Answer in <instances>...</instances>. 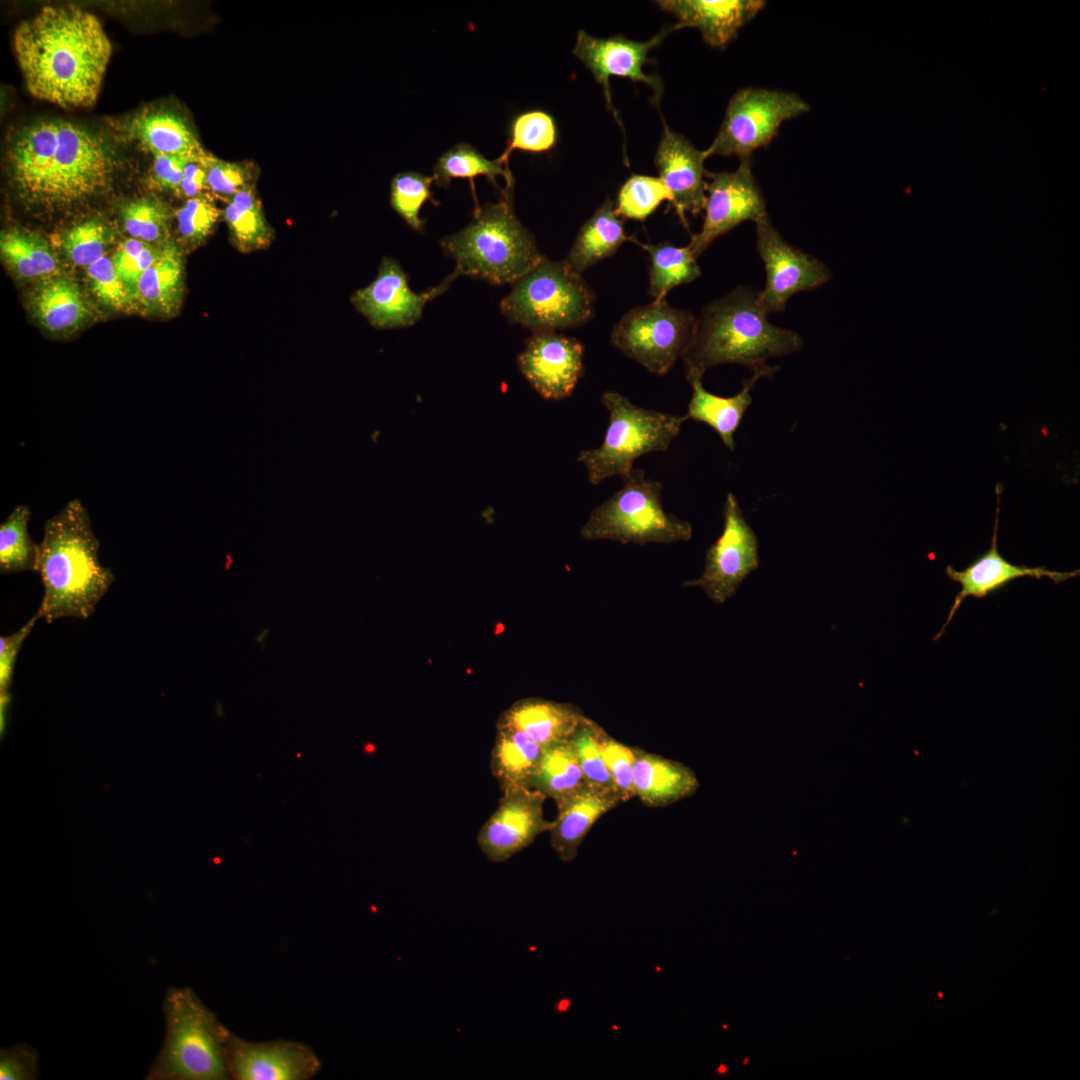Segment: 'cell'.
I'll return each instance as SVG.
<instances>
[{
  "label": "cell",
  "instance_id": "obj_1",
  "mask_svg": "<svg viewBox=\"0 0 1080 1080\" xmlns=\"http://www.w3.org/2000/svg\"><path fill=\"white\" fill-rule=\"evenodd\" d=\"M27 90L61 107H90L99 95L111 42L99 19L75 5L41 8L13 36Z\"/></svg>",
  "mask_w": 1080,
  "mask_h": 1080
},
{
  "label": "cell",
  "instance_id": "obj_2",
  "mask_svg": "<svg viewBox=\"0 0 1080 1080\" xmlns=\"http://www.w3.org/2000/svg\"><path fill=\"white\" fill-rule=\"evenodd\" d=\"M7 160L12 180L28 202L68 207L106 189L114 161L103 141L77 124L39 120L11 141Z\"/></svg>",
  "mask_w": 1080,
  "mask_h": 1080
},
{
  "label": "cell",
  "instance_id": "obj_3",
  "mask_svg": "<svg viewBox=\"0 0 1080 1080\" xmlns=\"http://www.w3.org/2000/svg\"><path fill=\"white\" fill-rule=\"evenodd\" d=\"M87 509L75 498L46 520L38 544L37 571L44 588L37 612L47 623L74 617L87 619L115 581L98 558Z\"/></svg>",
  "mask_w": 1080,
  "mask_h": 1080
},
{
  "label": "cell",
  "instance_id": "obj_4",
  "mask_svg": "<svg viewBox=\"0 0 1080 1080\" xmlns=\"http://www.w3.org/2000/svg\"><path fill=\"white\" fill-rule=\"evenodd\" d=\"M803 346L801 336L770 323L759 292L738 286L709 303L696 318L692 340L682 359L686 375L703 376L722 364H739L770 376L777 370L766 360L792 354Z\"/></svg>",
  "mask_w": 1080,
  "mask_h": 1080
},
{
  "label": "cell",
  "instance_id": "obj_5",
  "mask_svg": "<svg viewBox=\"0 0 1080 1080\" xmlns=\"http://www.w3.org/2000/svg\"><path fill=\"white\" fill-rule=\"evenodd\" d=\"M513 192L514 186H505L498 202L475 208L466 227L440 240L458 276L513 284L543 258L534 236L515 215Z\"/></svg>",
  "mask_w": 1080,
  "mask_h": 1080
},
{
  "label": "cell",
  "instance_id": "obj_6",
  "mask_svg": "<svg viewBox=\"0 0 1080 1080\" xmlns=\"http://www.w3.org/2000/svg\"><path fill=\"white\" fill-rule=\"evenodd\" d=\"M165 1040L146 1079H229L226 1040L230 1030L189 987L170 988L163 1001Z\"/></svg>",
  "mask_w": 1080,
  "mask_h": 1080
},
{
  "label": "cell",
  "instance_id": "obj_7",
  "mask_svg": "<svg viewBox=\"0 0 1080 1080\" xmlns=\"http://www.w3.org/2000/svg\"><path fill=\"white\" fill-rule=\"evenodd\" d=\"M594 294L582 275L564 261L543 258L512 284L500 302L506 319L533 333L585 324L593 315Z\"/></svg>",
  "mask_w": 1080,
  "mask_h": 1080
},
{
  "label": "cell",
  "instance_id": "obj_8",
  "mask_svg": "<svg viewBox=\"0 0 1080 1080\" xmlns=\"http://www.w3.org/2000/svg\"><path fill=\"white\" fill-rule=\"evenodd\" d=\"M621 478L623 486L591 512L581 528L582 538L622 544H670L692 537L690 523L664 510L659 481L646 478L639 468Z\"/></svg>",
  "mask_w": 1080,
  "mask_h": 1080
},
{
  "label": "cell",
  "instance_id": "obj_9",
  "mask_svg": "<svg viewBox=\"0 0 1080 1080\" xmlns=\"http://www.w3.org/2000/svg\"><path fill=\"white\" fill-rule=\"evenodd\" d=\"M601 403L609 413L603 442L597 448L582 450L577 458L592 485L628 473L645 454L667 451L687 420L685 415L639 407L614 391L604 392Z\"/></svg>",
  "mask_w": 1080,
  "mask_h": 1080
},
{
  "label": "cell",
  "instance_id": "obj_10",
  "mask_svg": "<svg viewBox=\"0 0 1080 1080\" xmlns=\"http://www.w3.org/2000/svg\"><path fill=\"white\" fill-rule=\"evenodd\" d=\"M810 110L797 94L747 87L729 100L724 119L707 156L752 158L753 152L770 145L783 122Z\"/></svg>",
  "mask_w": 1080,
  "mask_h": 1080
},
{
  "label": "cell",
  "instance_id": "obj_11",
  "mask_svg": "<svg viewBox=\"0 0 1080 1080\" xmlns=\"http://www.w3.org/2000/svg\"><path fill=\"white\" fill-rule=\"evenodd\" d=\"M695 325L690 311L654 300L627 312L614 326L610 342L651 373L664 375L685 354Z\"/></svg>",
  "mask_w": 1080,
  "mask_h": 1080
},
{
  "label": "cell",
  "instance_id": "obj_12",
  "mask_svg": "<svg viewBox=\"0 0 1080 1080\" xmlns=\"http://www.w3.org/2000/svg\"><path fill=\"white\" fill-rule=\"evenodd\" d=\"M723 531L706 552L702 575L683 584L699 587L710 600L723 604L730 599L741 582L759 566L758 538L745 520L733 493H728L723 506Z\"/></svg>",
  "mask_w": 1080,
  "mask_h": 1080
},
{
  "label": "cell",
  "instance_id": "obj_13",
  "mask_svg": "<svg viewBox=\"0 0 1080 1080\" xmlns=\"http://www.w3.org/2000/svg\"><path fill=\"white\" fill-rule=\"evenodd\" d=\"M755 227L756 248L766 271L759 302L767 315L784 310L793 295L816 289L832 278L822 261L785 241L767 214Z\"/></svg>",
  "mask_w": 1080,
  "mask_h": 1080
},
{
  "label": "cell",
  "instance_id": "obj_14",
  "mask_svg": "<svg viewBox=\"0 0 1080 1080\" xmlns=\"http://www.w3.org/2000/svg\"><path fill=\"white\" fill-rule=\"evenodd\" d=\"M705 177L704 221L689 243L696 258L719 236L744 221L755 223L767 214L764 197L752 172V158L740 159L734 171L706 170Z\"/></svg>",
  "mask_w": 1080,
  "mask_h": 1080
},
{
  "label": "cell",
  "instance_id": "obj_15",
  "mask_svg": "<svg viewBox=\"0 0 1080 1080\" xmlns=\"http://www.w3.org/2000/svg\"><path fill=\"white\" fill-rule=\"evenodd\" d=\"M457 276L453 271L436 286L416 293L410 289L408 276L400 264L384 257L375 279L355 291L350 300L355 309L376 328L412 326L421 319L425 305L444 293Z\"/></svg>",
  "mask_w": 1080,
  "mask_h": 1080
},
{
  "label": "cell",
  "instance_id": "obj_16",
  "mask_svg": "<svg viewBox=\"0 0 1080 1080\" xmlns=\"http://www.w3.org/2000/svg\"><path fill=\"white\" fill-rule=\"evenodd\" d=\"M673 31V26L665 27L650 40L639 42L620 35L595 38L584 30H579L573 54L592 72L596 81L603 88L607 108L612 112L620 126H622V123L612 104L609 78L619 76L627 77L633 82H643L653 90V101L658 105L663 92L662 82L657 76L645 74L642 68L647 62L649 50L659 45Z\"/></svg>",
  "mask_w": 1080,
  "mask_h": 1080
},
{
  "label": "cell",
  "instance_id": "obj_17",
  "mask_svg": "<svg viewBox=\"0 0 1080 1080\" xmlns=\"http://www.w3.org/2000/svg\"><path fill=\"white\" fill-rule=\"evenodd\" d=\"M546 797L532 788L502 792L498 806L477 834V843L485 857L503 862L528 847L553 821L544 818Z\"/></svg>",
  "mask_w": 1080,
  "mask_h": 1080
},
{
  "label": "cell",
  "instance_id": "obj_18",
  "mask_svg": "<svg viewBox=\"0 0 1080 1080\" xmlns=\"http://www.w3.org/2000/svg\"><path fill=\"white\" fill-rule=\"evenodd\" d=\"M229 1078L235 1080H308L321 1069L310 1046L296 1041H246L231 1031L226 1040Z\"/></svg>",
  "mask_w": 1080,
  "mask_h": 1080
},
{
  "label": "cell",
  "instance_id": "obj_19",
  "mask_svg": "<svg viewBox=\"0 0 1080 1080\" xmlns=\"http://www.w3.org/2000/svg\"><path fill=\"white\" fill-rule=\"evenodd\" d=\"M583 346L556 331L536 332L518 355V367L529 384L547 400L568 397L583 376Z\"/></svg>",
  "mask_w": 1080,
  "mask_h": 1080
},
{
  "label": "cell",
  "instance_id": "obj_20",
  "mask_svg": "<svg viewBox=\"0 0 1080 1080\" xmlns=\"http://www.w3.org/2000/svg\"><path fill=\"white\" fill-rule=\"evenodd\" d=\"M1002 486L998 483L995 488L997 495V509L996 518L994 524V530L991 540V547L984 554L975 559L964 570H956L952 565H948L945 569L946 575L954 582H957L961 586V590L955 596L953 604L949 610L947 619L940 631L934 636V641H937L945 632L946 627L953 619L956 611L962 604L963 600L972 596L975 598H985L990 593L1004 587L1009 582L1020 577H1032L1041 579L1047 577L1051 579L1055 584L1067 581L1079 576V570H1073L1068 572H1061L1055 570H1049L1045 567H1027L1025 565H1015L1005 559L998 551L997 538H998V515H999V503Z\"/></svg>",
  "mask_w": 1080,
  "mask_h": 1080
},
{
  "label": "cell",
  "instance_id": "obj_21",
  "mask_svg": "<svg viewBox=\"0 0 1080 1080\" xmlns=\"http://www.w3.org/2000/svg\"><path fill=\"white\" fill-rule=\"evenodd\" d=\"M663 135L658 145L655 165L659 178L672 195L670 202L680 221L687 227L686 214L704 210L706 201L705 150H698L683 135L672 131L663 121Z\"/></svg>",
  "mask_w": 1080,
  "mask_h": 1080
},
{
  "label": "cell",
  "instance_id": "obj_22",
  "mask_svg": "<svg viewBox=\"0 0 1080 1080\" xmlns=\"http://www.w3.org/2000/svg\"><path fill=\"white\" fill-rule=\"evenodd\" d=\"M657 3L677 18L674 30L696 28L708 45L717 48L730 43L766 4L761 0H665Z\"/></svg>",
  "mask_w": 1080,
  "mask_h": 1080
},
{
  "label": "cell",
  "instance_id": "obj_23",
  "mask_svg": "<svg viewBox=\"0 0 1080 1080\" xmlns=\"http://www.w3.org/2000/svg\"><path fill=\"white\" fill-rule=\"evenodd\" d=\"M621 801L611 789L585 783L578 790L557 802L558 814L550 828V842L559 858L569 862L594 823Z\"/></svg>",
  "mask_w": 1080,
  "mask_h": 1080
},
{
  "label": "cell",
  "instance_id": "obj_24",
  "mask_svg": "<svg viewBox=\"0 0 1080 1080\" xmlns=\"http://www.w3.org/2000/svg\"><path fill=\"white\" fill-rule=\"evenodd\" d=\"M123 131L130 141L153 156L175 155L199 161L207 152L185 121L168 110H144L128 120Z\"/></svg>",
  "mask_w": 1080,
  "mask_h": 1080
},
{
  "label": "cell",
  "instance_id": "obj_25",
  "mask_svg": "<svg viewBox=\"0 0 1080 1080\" xmlns=\"http://www.w3.org/2000/svg\"><path fill=\"white\" fill-rule=\"evenodd\" d=\"M635 797L649 807H663L691 796L699 787L694 772L681 762L635 747Z\"/></svg>",
  "mask_w": 1080,
  "mask_h": 1080
},
{
  "label": "cell",
  "instance_id": "obj_26",
  "mask_svg": "<svg viewBox=\"0 0 1080 1080\" xmlns=\"http://www.w3.org/2000/svg\"><path fill=\"white\" fill-rule=\"evenodd\" d=\"M765 376L770 375L763 371H755L743 382L740 392L734 396L723 397L708 392L702 385L701 376L686 375L692 387V396L685 414L686 419L710 426L717 432L723 444L734 451V434L752 403L751 390L755 383Z\"/></svg>",
  "mask_w": 1080,
  "mask_h": 1080
},
{
  "label": "cell",
  "instance_id": "obj_27",
  "mask_svg": "<svg viewBox=\"0 0 1080 1080\" xmlns=\"http://www.w3.org/2000/svg\"><path fill=\"white\" fill-rule=\"evenodd\" d=\"M584 716L572 704L525 698L504 711L498 722L521 730L544 747L568 740Z\"/></svg>",
  "mask_w": 1080,
  "mask_h": 1080
},
{
  "label": "cell",
  "instance_id": "obj_28",
  "mask_svg": "<svg viewBox=\"0 0 1080 1080\" xmlns=\"http://www.w3.org/2000/svg\"><path fill=\"white\" fill-rule=\"evenodd\" d=\"M184 293V258L173 241L157 249L152 264L139 279L134 302L149 312L163 316L178 313Z\"/></svg>",
  "mask_w": 1080,
  "mask_h": 1080
},
{
  "label": "cell",
  "instance_id": "obj_29",
  "mask_svg": "<svg viewBox=\"0 0 1080 1080\" xmlns=\"http://www.w3.org/2000/svg\"><path fill=\"white\" fill-rule=\"evenodd\" d=\"M496 729L490 769L501 792L531 788L542 747L513 726L497 722Z\"/></svg>",
  "mask_w": 1080,
  "mask_h": 1080
},
{
  "label": "cell",
  "instance_id": "obj_30",
  "mask_svg": "<svg viewBox=\"0 0 1080 1080\" xmlns=\"http://www.w3.org/2000/svg\"><path fill=\"white\" fill-rule=\"evenodd\" d=\"M633 239L626 235L613 201L606 198L579 229L565 262L582 275L588 267L611 256L622 243Z\"/></svg>",
  "mask_w": 1080,
  "mask_h": 1080
},
{
  "label": "cell",
  "instance_id": "obj_31",
  "mask_svg": "<svg viewBox=\"0 0 1080 1080\" xmlns=\"http://www.w3.org/2000/svg\"><path fill=\"white\" fill-rule=\"evenodd\" d=\"M478 176H484L497 189L502 191L497 183V177L505 179V186H514V178L508 163L500 157L490 160L480 153L473 145L465 142L458 143L442 153L433 167V182L438 187L447 188L453 179H468L470 181L475 208L479 207L475 194L474 180Z\"/></svg>",
  "mask_w": 1080,
  "mask_h": 1080
},
{
  "label": "cell",
  "instance_id": "obj_32",
  "mask_svg": "<svg viewBox=\"0 0 1080 1080\" xmlns=\"http://www.w3.org/2000/svg\"><path fill=\"white\" fill-rule=\"evenodd\" d=\"M32 306L41 325L51 333L70 332L88 315L77 284L64 277L49 279L39 286Z\"/></svg>",
  "mask_w": 1080,
  "mask_h": 1080
},
{
  "label": "cell",
  "instance_id": "obj_33",
  "mask_svg": "<svg viewBox=\"0 0 1080 1080\" xmlns=\"http://www.w3.org/2000/svg\"><path fill=\"white\" fill-rule=\"evenodd\" d=\"M222 216L233 245L241 253L265 249L274 240V230L265 217L255 186L230 198Z\"/></svg>",
  "mask_w": 1080,
  "mask_h": 1080
},
{
  "label": "cell",
  "instance_id": "obj_34",
  "mask_svg": "<svg viewBox=\"0 0 1080 1080\" xmlns=\"http://www.w3.org/2000/svg\"><path fill=\"white\" fill-rule=\"evenodd\" d=\"M586 782L575 751L568 740L542 747L531 788L556 803L566 798Z\"/></svg>",
  "mask_w": 1080,
  "mask_h": 1080
},
{
  "label": "cell",
  "instance_id": "obj_35",
  "mask_svg": "<svg viewBox=\"0 0 1080 1080\" xmlns=\"http://www.w3.org/2000/svg\"><path fill=\"white\" fill-rule=\"evenodd\" d=\"M633 241L650 257L648 293L654 300L665 299L671 289L700 276L701 269L690 245L677 247L670 243L643 244L635 239Z\"/></svg>",
  "mask_w": 1080,
  "mask_h": 1080
},
{
  "label": "cell",
  "instance_id": "obj_36",
  "mask_svg": "<svg viewBox=\"0 0 1080 1080\" xmlns=\"http://www.w3.org/2000/svg\"><path fill=\"white\" fill-rule=\"evenodd\" d=\"M0 250L5 263L21 278L51 276L58 271L53 251L35 234L19 229L3 231Z\"/></svg>",
  "mask_w": 1080,
  "mask_h": 1080
},
{
  "label": "cell",
  "instance_id": "obj_37",
  "mask_svg": "<svg viewBox=\"0 0 1080 1080\" xmlns=\"http://www.w3.org/2000/svg\"><path fill=\"white\" fill-rule=\"evenodd\" d=\"M31 511L17 505L0 525V574L37 571L38 544L28 532Z\"/></svg>",
  "mask_w": 1080,
  "mask_h": 1080
},
{
  "label": "cell",
  "instance_id": "obj_38",
  "mask_svg": "<svg viewBox=\"0 0 1080 1080\" xmlns=\"http://www.w3.org/2000/svg\"><path fill=\"white\" fill-rule=\"evenodd\" d=\"M507 135L506 148L499 157L509 164V156L514 150L550 152L558 141V127L550 113L542 109H531L512 117Z\"/></svg>",
  "mask_w": 1080,
  "mask_h": 1080
},
{
  "label": "cell",
  "instance_id": "obj_39",
  "mask_svg": "<svg viewBox=\"0 0 1080 1080\" xmlns=\"http://www.w3.org/2000/svg\"><path fill=\"white\" fill-rule=\"evenodd\" d=\"M432 176H426L417 171H403L397 173L390 185V204L394 211L417 232H423L425 220L419 216L420 210L426 201L434 205L431 185Z\"/></svg>",
  "mask_w": 1080,
  "mask_h": 1080
},
{
  "label": "cell",
  "instance_id": "obj_40",
  "mask_svg": "<svg viewBox=\"0 0 1080 1080\" xmlns=\"http://www.w3.org/2000/svg\"><path fill=\"white\" fill-rule=\"evenodd\" d=\"M672 201V195L658 177L633 174L619 190L616 213L620 217L645 220L664 201Z\"/></svg>",
  "mask_w": 1080,
  "mask_h": 1080
},
{
  "label": "cell",
  "instance_id": "obj_41",
  "mask_svg": "<svg viewBox=\"0 0 1080 1080\" xmlns=\"http://www.w3.org/2000/svg\"><path fill=\"white\" fill-rule=\"evenodd\" d=\"M599 728L596 722L584 716L568 741L575 751L586 782L617 792L601 755L597 738Z\"/></svg>",
  "mask_w": 1080,
  "mask_h": 1080
},
{
  "label": "cell",
  "instance_id": "obj_42",
  "mask_svg": "<svg viewBox=\"0 0 1080 1080\" xmlns=\"http://www.w3.org/2000/svg\"><path fill=\"white\" fill-rule=\"evenodd\" d=\"M221 215L212 198L205 194L187 199L175 214L177 231L185 246L195 248L203 243Z\"/></svg>",
  "mask_w": 1080,
  "mask_h": 1080
},
{
  "label": "cell",
  "instance_id": "obj_43",
  "mask_svg": "<svg viewBox=\"0 0 1080 1080\" xmlns=\"http://www.w3.org/2000/svg\"><path fill=\"white\" fill-rule=\"evenodd\" d=\"M121 217L126 232L134 239L151 243L163 239L167 233L169 213L152 199L139 198L125 204Z\"/></svg>",
  "mask_w": 1080,
  "mask_h": 1080
},
{
  "label": "cell",
  "instance_id": "obj_44",
  "mask_svg": "<svg viewBox=\"0 0 1080 1080\" xmlns=\"http://www.w3.org/2000/svg\"><path fill=\"white\" fill-rule=\"evenodd\" d=\"M108 241L106 225L98 219H88L67 231L63 238V249L71 262L87 268L104 257Z\"/></svg>",
  "mask_w": 1080,
  "mask_h": 1080
},
{
  "label": "cell",
  "instance_id": "obj_45",
  "mask_svg": "<svg viewBox=\"0 0 1080 1080\" xmlns=\"http://www.w3.org/2000/svg\"><path fill=\"white\" fill-rule=\"evenodd\" d=\"M597 738L602 758L621 801L625 802L635 797L633 784L635 747L622 744L601 727L598 730Z\"/></svg>",
  "mask_w": 1080,
  "mask_h": 1080
},
{
  "label": "cell",
  "instance_id": "obj_46",
  "mask_svg": "<svg viewBox=\"0 0 1080 1080\" xmlns=\"http://www.w3.org/2000/svg\"><path fill=\"white\" fill-rule=\"evenodd\" d=\"M199 163L206 172L209 190L220 197L229 200L240 191L254 186L255 173L245 163L225 161L209 153Z\"/></svg>",
  "mask_w": 1080,
  "mask_h": 1080
},
{
  "label": "cell",
  "instance_id": "obj_47",
  "mask_svg": "<svg viewBox=\"0 0 1080 1080\" xmlns=\"http://www.w3.org/2000/svg\"><path fill=\"white\" fill-rule=\"evenodd\" d=\"M156 255L157 250L148 243L130 238L120 243L112 257L116 272L130 293L133 302L139 279L152 264Z\"/></svg>",
  "mask_w": 1080,
  "mask_h": 1080
},
{
  "label": "cell",
  "instance_id": "obj_48",
  "mask_svg": "<svg viewBox=\"0 0 1080 1080\" xmlns=\"http://www.w3.org/2000/svg\"><path fill=\"white\" fill-rule=\"evenodd\" d=\"M93 293L106 306L115 310L128 309L133 299L118 276L112 259L104 256L86 268Z\"/></svg>",
  "mask_w": 1080,
  "mask_h": 1080
},
{
  "label": "cell",
  "instance_id": "obj_49",
  "mask_svg": "<svg viewBox=\"0 0 1080 1080\" xmlns=\"http://www.w3.org/2000/svg\"><path fill=\"white\" fill-rule=\"evenodd\" d=\"M40 618L38 612L29 619L18 631L9 636L0 637V707L6 708L9 703V688L12 684L13 671L17 655L21 646L33 629L36 621Z\"/></svg>",
  "mask_w": 1080,
  "mask_h": 1080
},
{
  "label": "cell",
  "instance_id": "obj_50",
  "mask_svg": "<svg viewBox=\"0 0 1080 1080\" xmlns=\"http://www.w3.org/2000/svg\"><path fill=\"white\" fill-rule=\"evenodd\" d=\"M38 1077V1053L26 1044L1 1049V1080H34Z\"/></svg>",
  "mask_w": 1080,
  "mask_h": 1080
},
{
  "label": "cell",
  "instance_id": "obj_51",
  "mask_svg": "<svg viewBox=\"0 0 1080 1080\" xmlns=\"http://www.w3.org/2000/svg\"><path fill=\"white\" fill-rule=\"evenodd\" d=\"M191 159L175 155L153 156L151 178L154 184L163 190L179 194L185 166ZM195 161V160H194Z\"/></svg>",
  "mask_w": 1080,
  "mask_h": 1080
},
{
  "label": "cell",
  "instance_id": "obj_52",
  "mask_svg": "<svg viewBox=\"0 0 1080 1080\" xmlns=\"http://www.w3.org/2000/svg\"><path fill=\"white\" fill-rule=\"evenodd\" d=\"M209 190L206 172L199 161L187 162L179 188L180 196L187 199L204 195Z\"/></svg>",
  "mask_w": 1080,
  "mask_h": 1080
}]
</instances>
